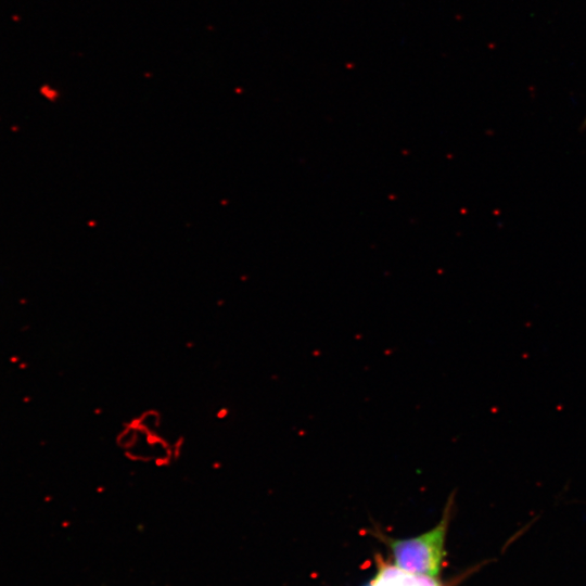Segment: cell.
<instances>
[{"label": "cell", "instance_id": "obj_2", "mask_svg": "<svg viewBox=\"0 0 586 586\" xmlns=\"http://www.w3.org/2000/svg\"><path fill=\"white\" fill-rule=\"evenodd\" d=\"M366 586H443L436 577L404 571L394 564L380 563Z\"/></svg>", "mask_w": 586, "mask_h": 586}, {"label": "cell", "instance_id": "obj_1", "mask_svg": "<svg viewBox=\"0 0 586 586\" xmlns=\"http://www.w3.org/2000/svg\"><path fill=\"white\" fill-rule=\"evenodd\" d=\"M455 492L445 504L440 521L429 531L407 538L390 537L377 527L374 535L390 549L393 564L404 571L437 577L446 556L445 543L455 508Z\"/></svg>", "mask_w": 586, "mask_h": 586}]
</instances>
